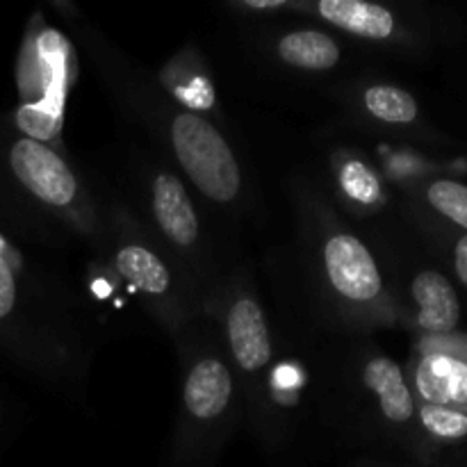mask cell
<instances>
[{
  "instance_id": "obj_1",
  "label": "cell",
  "mask_w": 467,
  "mask_h": 467,
  "mask_svg": "<svg viewBox=\"0 0 467 467\" xmlns=\"http://www.w3.org/2000/svg\"><path fill=\"white\" fill-rule=\"evenodd\" d=\"M82 48L89 55L108 94L160 149V155L199 192L201 199L223 210L246 203L244 169L222 128L201 114L181 108L150 73L119 53L76 9L67 14Z\"/></svg>"
},
{
  "instance_id": "obj_2",
  "label": "cell",
  "mask_w": 467,
  "mask_h": 467,
  "mask_svg": "<svg viewBox=\"0 0 467 467\" xmlns=\"http://www.w3.org/2000/svg\"><path fill=\"white\" fill-rule=\"evenodd\" d=\"M295 205L308 281L328 317L351 331H374L400 322V299L377 255L340 217L336 203L315 187L299 185Z\"/></svg>"
},
{
  "instance_id": "obj_3",
  "label": "cell",
  "mask_w": 467,
  "mask_h": 467,
  "mask_svg": "<svg viewBox=\"0 0 467 467\" xmlns=\"http://www.w3.org/2000/svg\"><path fill=\"white\" fill-rule=\"evenodd\" d=\"M176 349L181 383L169 461L171 467H214L244 420V406L213 315L201 317Z\"/></svg>"
},
{
  "instance_id": "obj_4",
  "label": "cell",
  "mask_w": 467,
  "mask_h": 467,
  "mask_svg": "<svg viewBox=\"0 0 467 467\" xmlns=\"http://www.w3.org/2000/svg\"><path fill=\"white\" fill-rule=\"evenodd\" d=\"M108 246L105 258L119 281L126 283L146 313L176 345L201 317L208 315L194 287L164 254L128 201L108 199Z\"/></svg>"
},
{
  "instance_id": "obj_5",
  "label": "cell",
  "mask_w": 467,
  "mask_h": 467,
  "mask_svg": "<svg viewBox=\"0 0 467 467\" xmlns=\"http://www.w3.org/2000/svg\"><path fill=\"white\" fill-rule=\"evenodd\" d=\"M132 181L137 208L128 205L210 310L226 274H222L213 240L185 178L160 155V160L141 158L135 164Z\"/></svg>"
},
{
  "instance_id": "obj_6",
  "label": "cell",
  "mask_w": 467,
  "mask_h": 467,
  "mask_svg": "<svg viewBox=\"0 0 467 467\" xmlns=\"http://www.w3.org/2000/svg\"><path fill=\"white\" fill-rule=\"evenodd\" d=\"M208 313L217 322L228 363L235 372L244 420L267 445H276L269 390L278 351L272 324L249 274L242 269L226 274Z\"/></svg>"
},
{
  "instance_id": "obj_7",
  "label": "cell",
  "mask_w": 467,
  "mask_h": 467,
  "mask_svg": "<svg viewBox=\"0 0 467 467\" xmlns=\"http://www.w3.org/2000/svg\"><path fill=\"white\" fill-rule=\"evenodd\" d=\"M7 167L23 194L59 228V235L105 255L108 208L67 153L18 132L7 149Z\"/></svg>"
},
{
  "instance_id": "obj_8",
  "label": "cell",
  "mask_w": 467,
  "mask_h": 467,
  "mask_svg": "<svg viewBox=\"0 0 467 467\" xmlns=\"http://www.w3.org/2000/svg\"><path fill=\"white\" fill-rule=\"evenodd\" d=\"M76 73V55L67 36L55 27L39 26L27 35L18 64V103L14 121L21 135L62 150L64 117Z\"/></svg>"
},
{
  "instance_id": "obj_9",
  "label": "cell",
  "mask_w": 467,
  "mask_h": 467,
  "mask_svg": "<svg viewBox=\"0 0 467 467\" xmlns=\"http://www.w3.org/2000/svg\"><path fill=\"white\" fill-rule=\"evenodd\" d=\"M349 427L360 436L383 438L422 456L418 406L404 368L379 349H360L345 386Z\"/></svg>"
},
{
  "instance_id": "obj_10",
  "label": "cell",
  "mask_w": 467,
  "mask_h": 467,
  "mask_svg": "<svg viewBox=\"0 0 467 467\" xmlns=\"http://www.w3.org/2000/svg\"><path fill=\"white\" fill-rule=\"evenodd\" d=\"M336 100L351 123L365 130L410 132L420 126V103L409 89L381 80H354L336 89Z\"/></svg>"
},
{
  "instance_id": "obj_11",
  "label": "cell",
  "mask_w": 467,
  "mask_h": 467,
  "mask_svg": "<svg viewBox=\"0 0 467 467\" xmlns=\"http://www.w3.org/2000/svg\"><path fill=\"white\" fill-rule=\"evenodd\" d=\"M292 12L310 14L315 21L331 30L374 46H406L413 41L400 12L388 5L368 0H317V3H292Z\"/></svg>"
},
{
  "instance_id": "obj_12",
  "label": "cell",
  "mask_w": 467,
  "mask_h": 467,
  "mask_svg": "<svg viewBox=\"0 0 467 467\" xmlns=\"http://www.w3.org/2000/svg\"><path fill=\"white\" fill-rule=\"evenodd\" d=\"M260 44L274 62L295 73L324 76L336 71L345 62V48L340 39L331 30H319V27H274L265 30Z\"/></svg>"
},
{
  "instance_id": "obj_13",
  "label": "cell",
  "mask_w": 467,
  "mask_h": 467,
  "mask_svg": "<svg viewBox=\"0 0 467 467\" xmlns=\"http://www.w3.org/2000/svg\"><path fill=\"white\" fill-rule=\"evenodd\" d=\"M333 194L342 210L358 219H372L388 205V190L379 169L354 149H336L328 158Z\"/></svg>"
},
{
  "instance_id": "obj_14",
  "label": "cell",
  "mask_w": 467,
  "mask_h": 467,
  "mask_svg": "<svg viewBox=\"0 0 467 467\" xmlns=\"http://www.w3.org/2000/svg\"><path fill=\"white\" fill-rule=\"evenodd\" d=\"M410 327L429 337H445L459 328L461 301L450 278L431 267H422L409 283Z\"/></svg>"
},
{
  "instance_id": "obj_15",
  "label": "cell",
  "mask_w": 467,
  "mask_h": 467,
  "mask_svg": "<svg viewBox=\"0 0 467 467\" xmlns=\"http://www.w3.org/2000/svg\"><path fill=\"white\" fill-rule=\"evenodd\" d=\"M155 80L171 96V100H176L181 108L190 109V112L210 119V114L217 109V91H214L213 76L199 53H194L192 48L181 50L162 68V73H158Z\"/></svg>"
},
{
  "instance_id": "obj_16",
  "label": "cell",
  "mask_w": 467,
  "mask_h": 467,
  "mask_svg": "<svg viewBox=\"0 0 467 467\" xmlns=\"http://www.w3.org/2000/svg\"><path fill=\"white\" fill-rule=\"evenodd\" d=\"M424 203L436 214L467 233V185L451 178H436L424 187Z\"/></svg>"
},
{
  "instance_id": "obj_17",
  "label": "cell",
  "mask_w": 467,
  "mask_h": 467,
  "mask_svg": "<svg viewBox=\"0 0 467 467\" xmlns=\"http://www.w3.org/2000/svg\"><path fill=\"white\" fill-rule=\"evenodd\" d=\"M451 265H454V274L461 281V285L467 290V233L454 242V251H451Z\"/></svg>"
},
{
  "instance_id": "obj_18",
  "label": "cell",
  "mask_w": 467,
  "mask_h": 467,
  "mask_svg": "<svg viewBox=\"0 0 467 467\" xmlns=\"http://www.w3.org/2000/svg\"><path fill=\"white\" fill-rule=\"evenodd\" d=\"M354 467H390V465H386V463H377V461L365 459V461H358V463H356Z\"/></svg>"
}]
</instances>
